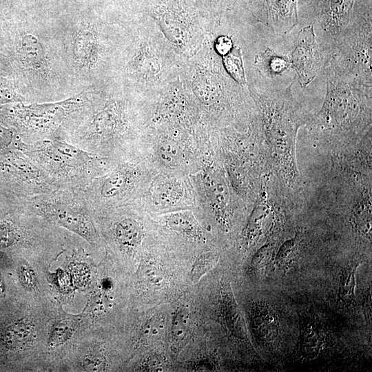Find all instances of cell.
<instances>
[{
    "instance_id": "obj_32",
    "label": "cell",
    "mask_w": 372,
    "mask_h": 372,
    "mask_svg": "<svg viewBox=\"0 0 372 372\" xmlns=\"http://www.w3.org/2000/svg\"><path fill=\"white\" fill-rule=\"evenodd\" d=\"M19 277L21 284L31 290L36 285V278L32 269L28 265H22L19 269Z\"/></svg>"
},
{
    "instance_id": "obj_21",
    "label": "cell",
    "mask_w": 372,
    "mask_h": 372,
    "mask_svg": "<svg viewBox=\"0 0 372 372\" xmlns=\"http://www.w3.org/2000/svg\"><path fill=\"white\" fill-rule=\"evenodd\" d=\"M118 241L125 247H133L137 245L142 236L141 227L133 219L126 218L120 221L115 230Z\"/></svg>"
},
{
    "instance_id": "obj_17",
    "label": "cell",
    "mask_w": 372,
    "mask_h": 372,
    "mask_svg": "<svg viewBox=\"0 0 372 372\" xmlns=\"http://www.w3.org/2000/svg\"><path fill=\"white\" fill-rule=\"evenodd\" d=\"M130 174L125 168L118 169L111 173L101 184L100 195L105 198H113L122 194L130 183Z\"/></svg>"
},
{
    "instance_id": "obj_29",
    "label": "cell",
    "mask_w": 372,
    "mask_h": 372,
    "mask_svg": "<svg viewBox=\"0 0 372 372\" xmlns=\"http://www.w3.org/2000/svg\"><path fill=\"white\" fill-rule=\"evenodd\" d=\"M72 334L71 329L65 324H58L54 327L50 334V343L52 346L63 344Z\"/></svg>"
},
{
    "instance_id": "obj_34",
    "label": "cell",
    "mask_w": 372,
    "mask_h": 372,
    "mask_svg": "<svg viewBox=\"0 0 372 372\" xmlns=\"http://www.w3.org/2000/svg\"><path fill=\"white\" fill-rule=\"evenodd\" d=\"M161 359L158 357L149 358L147 362L144 364V369L148 371H158L162 369L161 366L163 364Z\"/></svg>"
},
{
    "instance_id": "obj_19",
    "label": "cell",
    "mask_w": 372,
    "mask_h": 372,
    "mask_svg": "<svg viewBox=\"0 0 372 372\" xmlns=\"http://www.w3.org/2000/svg\"><path fill=\"white\" fill-rule=\"evenodd\" d=\"M220 57L226 72L240 86L247 87L241 48L234 45L227 53Z\"/></svg>"
},
{
    "instance_id": "obj_3",
    "label": "cell",
    "mask_w": 372,
    "mask_h": 372,
    "mask_svg": "<svg viewBox=\"0 0 372 372\" xmlns=\"http://www.w3.org/2000/svg\"><path fill=\"white\" fill-rule=\"evenodd\" d=\"M309 124L315 133L329 141L347 139L371 130V87L327 70L323 105Z\"/></svg>"
},
{
    "instance_id": "obj_7",
    "label": "cell",
    "mask_w": 372,
    "mask_h": 372,
    "mask_svg": "<svg viewBox=\"0 0 372 372\" xmlns=\"http://www.w3.org/2000/svg\"><path fill=\"white\" fill-rule=\"evenodd\" d=\"M87 99L82 93L63 101L24 105L22 103L0 105V121L6 125L35 130H48L60 125L80 108Z\"/></svg>"
},
{
    "instance_id": "obj_11",
    "label": "cell",
    "mask_w": 372,
    "mask_h": 372,
    "mask_svg": "<svg viewBox=\"0 0 372 372\" xmlns=\"http://www.w3.org/2000/svg\"><path fill=\"white\" fill-rule=\"evenodd\" d=\"M355 0H315L314 12L320 27L333 41L349 24Z\"/></svg>"
},
{
    "instance_id": "obj_28",
    "label": "cell",
    "mask_w": 372,
    "mask_h": 372,
    "mask_svg": "<svg viewBox=\"0 0 372 372\" xmlns=\"http://www.w3.org/2000/svg\"><path fill=\"white\" fill-rule=\"evenodd\" d=\"M167 225L174 229L187 234H196L198 227L193 220L181 214L172 215L167 218Z\"/></svg>"
},
{
    "instance_id": "obj_14",
    "label": "cell",
    "mask_w": 372,
    "mask_h": 372,
    "mask_svg": "<svg viewBox=\"0 0 372 372\" xmlns=\"http://www.w3.org/2000/svg\"><path fill=\"white\" fill-rule=\"evenodd\" d=\"M16 50L19 61L25 69L38 75L48 72V63L45 48L34 34L23 33L18 39Z\"/></svg>"
},
{
    "instance_id": "obj_22",
    "label": "cell",
    "mask_w": 372,
    "mask_h": 372,
    "mask_svg": "<svg viewBox=\"0 0 372 372\" xmlns=\"http://www.w3.org/2000/svg\"><path fill=\"white\" fill-rule=\"evenodd\" d=\"M33 327L27 320H21L9 327L6 333L7 342L13 347L25 345L32 337Z\"/></svg>"
},
{
    "instance_id": "obj_13",
    "label": "cell",
    "mask_w": 372,
    "mask_h": 372,
    "mask_svg": "<svg viewBox=\"0 0 372 372\" xmlns=\"http://www.w3.org/2000/svg\"><path fill=\"white\" fill-rule=\"evenodd\" d=\"M44 211L68 229L87 236V216L73 200L54 197L39 203Z\"/></svg>"
},
{
    "instance_id": "obj_12",
    "label": "cell",
    "mask_w": 372,
    "mask_h": 372,
    "mask_svg": "<svg viewBox=\"0 0 372 372\" xmlns=\"http://www.w3.org/2000/svg\"><path fill=\"white\" fill-rule=\"evenodd\" d=\"M100 40L96 28L83 23L75 31L72 41L74 61L81 68L91 70L98 65L101 55Z\"/></svg>"
},
{
    "instance_id": "obj_24",
    "label": "cell",
    "mask_w": 372,
    "mask_h": 372,
    "mask_svg": "<svg viewBox=\"0 0 372 372\" xmlns=\"http://www.w3.org/2000/svg\"><path fill=\"white\" fill-rule=\"evenodd\" d=\"M218 257L214 253H206L198 258L191 271V280L196 284L216 265Z\"/></svg>"
},
{
    "instance_id": "obj_37",
    "label": "cell",
    "mask_w": 372,
    "mask_h": 372,
    "mask_svg": "<svg viewBox=\"0 0 372 372\" xmlns=\"http://www.w3.org/2000/svg\"><path fill=\"white\" fill-rule=\"evenodd\" d=\"M3 72H4V70H2V69L0 67V76H3Z\"/></svg>"
},
{
    "instance_id": "obj_6",
    "label": "cell",
    "mask_w": 372,
    "mask_h": 372,
    "mask_svg": "<svg viewBox=\"0 0 372 372\" xmlns=\"http://www.w3.org/2000/svg\"><path fill=\"white\" fill-rule=\"evenodd\" d=\"M20 150L33 158L52 179L67 182L83 178L92 161L91 156L83 149L59 139L45 140L33 145L22 142Z\"/></svg>"
},
{
    "instance_id": "obj_10",
    "label": "cell",
    "mask_w": 372,
    "mask_h": 372,
    "mask_svg": "<svg viewBox=\"0 0 372 372\" xmlns=\"http://www.w3.org/2000/svg\"><path fill=\"white\" fill-rule=\"evenodd\" d=\"M126 123L123 101H107L92 116L83 130L82 138L86 141L111 138L121 133Z\"/></svg>"
},
{
    "instance_id": "obj_35",
    "label": "cell",
    "mask_w": 372,
    "mask_h": 372,
    "mask_svg": "<svg viewBox=\"0 0 372 372\" xmlns=\"http://www.w3.org/2000/svg\"><path fill=\"white\" fill-rule=\"evenodd\" d=\"M135 1L136 5L138 6V12H141L142 6L147 0H133Z\"/></svg>"
},
{
    "instance_id": "obj_23",
    "label": "cell",
    "mask_w": 372,
    "mask_h": 372,
    "mask_svg": "<svg viewBox=\"0 0 372 372\" xmlns=\"http://www.w3.org/2000/svg\"><path fill=\"white\" fill-rule=\"evenodd\" d=\"M319 329L311 324L302 328L300 349L306 355H315L322 348L324 337Z\"/></svg>"
},
{
    "instance_id": "obj_4",
    "label": "cell",
    "mask_w": 372,
    "mask_h": 372,
    "mask_svg": "<svg viewBox=\"0 0 372 372\" xmlns=\"http://www.w3.org/2000/svg\"><path fill=\"white\" fill-rule=\"evenodd\" d=\"M151 17L177 53L186 60L220 27L197 0H147L141 10Z\"/></svg>"
},
{
    "instance_id": "obj_1",
    "label": "cell",
    "mask_w": 372,
    "mask_h": 372,
    "mask_svg": "<svg viewBox=\"0 0 372 372\" xmlns=\"http://www.w3.org/2000/svg\"><path fill=\"white\" fill-rule=\"evenodd\" d=\"M292 85L280 91H262L249 86L271 159L282 182L291 190L299 183L295 151L296 134L307 121L300 113L293 98Z\"/></svg>"
},
{
    "instance_id": "obj_8",
    "label": "cell",
    "mask_w": 372,
    "mask_h": 372,
    "mask_svg": "<svg viewBox=\"0 0 372 372\" xmlns=\"http://www.w3.org/2000/svg\"><path fill=\"white\" fill-rule=\"evenodd\" d=\"M289 60L302 87L316 77L322 65V54L313 25H307L298 32Z\"/></svg>"
},
{
    "instance_id": "obj_9",
    "label": "cell",
    "mask_w": 372,
    "mask_h": 372,
    "mask_svg": "<svg viewBox=\"0 0 372 372\" xmlns=\"http://www.w3.org/2000/svg\"><path fill=\"white\" fill-rule=\"evenodd\" d=\"M298 0H249L245 8L274 34H285L298 23Z\"/></svg>"
},
{
    "instance_id": "obj_2",
    "label": "cell",
    "mask_w": 372,
    "mask_h": 372,
    "mask_svg": "<svg viewBox=\"0 0 372 372\" xmlns=\"http://www.w3.org/2000/svg\"><path fill=\"white\" fill-rule=\"evenodd\" d=\"M136 25L123 76L138 92L158 95L180 77L185 60L148 15L139 13Z\"/></svg>"
},
{
    "instance_id": "obj_16",
    "label": "cell",
    "mask_w": 372,
    "mask_h": 372,
    "mask_svg": "<svg viewBox=\"0 0 372 372\" xmlns=\"http://www.w3.org/2000/svg\"><path fill=\"white\" fill-rule=\"evenodd\" d=\"M254 63L262 73L269 76L280 75L290 66L287 57L270 48L256 56Z\"/></svg>"
},
{
    "instance_id": "obj_27",
    "label": "cell",
    "mask_w": 372,
    "mask_h": 372,
    "mask_svg": "<svg viewBox=\"0 0 372 372\" xmlns=\"http://www.w3.org/2000/svg\"><path fill=\"white\" fill-rule=\"evenodd\" d=\"M25 98L18 93L10 83L0 76V105L23 103Z\"/></svg>"
},
{
    "instance_id": "obj_18",
    "label": "cell",
    "mask_w": 372,
    "mask_h": 372,
    "mask_svg": "<svg viewBox=\"0 0 372 372\" xmlns=\"http://www.w3.org/2000/svg\"><path fill=\"white\" fill-rule=\"evenodd\" d=\"M191 327L189 313L185 308L178 309L173 317L171 328L172 345L174 350L180 351L188 338Z\"/></svg>"
},
{
    "instance_id": "obj_36",
    "label": "cell",
    "mask_w": 372,
    "mask_h": 372,
    "mask_svg": "<svg viewBox=\"0 0 372 372\" xmlns=\"http://www.w3.org/2000/svg\"><path fill=\"white\" fill-rule=\"evenodd\" d=\"M2 291H3V285H2L1 278H0V293H1Z\"/></svg>"
},
{
    "instance_id": "obj_25",
    "label": "cell",
    "mask_w": 372,
    "mask_h": 372,
    "mask_svg": "<svg viewBox=\"0 0 372 372\" xmlns=\"http://www.w3.org/2000/svg\"><path fill=\"white\" fill-rule=\"evenodd\" d=\"M165 329V320L161 316H154L149 319L142 329L141 335L146 342L158 340L162 336Z\"/></svg>"
},
{
    "instance_id": "obj_26",
    "label": "cell",
    "mask_w": 372,
    "mask_h": 372,
    "mask_svg": "<svg viewBox=\"0 0 372 372\" xmlns=\"http://www.w3.org/2000/svg\"><path fill=\"white\" fill-rule=\"evenodd\" d=\"M21 141L14 130L0 121V154L12 149H19Z\"/></svg>"
},
{
    "instance_id": "obj_5",
    "label": "cell",
    "mask_w": 372,
    "mask_h": 372,
    "mask_svg": "<svg viewBox=\"0 0 372 372\" xmlns=\"http://www.w3.org/2000/svg\"><path fill=\"white\" fill-rule=\"evenodd\" d=\"M327 70L343 79L371 87V9L353 11L346 28L334 40Z\"/></svg>"
},
{
    "instance_id": "obj_30",
    "label": "cell",
    "mask_w": 372,
    "mask_h": 372,
    "mask_svg": "<svg viewBox=\"0 0 372 372\" xmlns=\"http://www.w3.org/2000/svg\"><path fill=\"white\" fill-rule=\"evenodd\" d=\"M212 45L216 52L222 56L227 53L234 46L232 38L228 35L220 34L214 38L212 32Z\"/></svg>"
},
{
    "instance_id": "obj_31",
    "label": "cell",
    "mask_w": 372,
    "mask_h": 372,
    "mask_svg": "<svg viewBox=\"0 0 372 372\" xmlns=\"http://www.w3.org/2000/svg\"><path fill=\"white\" fill-rule=\"evenodd\" d=\"M354 270L351 269L345 271L343 275L340 285V293L343 298L347 296V298L351 299L352 292L354 287Z\"/></svg>"
},
{
    "instance_id": "obj_20",
    "label": "cell",
    "mask_w": 372,
    "mask_h": 372,
    "mask_svg": "<svg viewBox=\"0 0 372 372\" xmlns=\"http://www.w3.org/2000/svg\"><path fill=\"white\" fill-rule=\"evenodd\" d=\"M220 23L236 12L244 9L249 0H197Z\"/></svg>"
},
{
    "instance_id": "obj_33",
    "label": "cell",
    "mask_w": 372,
    "mask_h": 372,
    "mask_svg": "<svg viewBox=\"0 0 372 372\" xmlns=\"http://www.w3.org/2000/svg\"><path fill=\"white\" fill-rule=\"evenodd\" d=\"M85 363L90 370L98 371L103 368V357L98 354H90L85 359Z\"/></svg>"
},
{
    "instance_id": "obj_15",
    "label": "cell",
    "mask_w": 372,
    "mask_h": 372,
    "mask_svg": "<svg viewBox=\"0 0 372 372\" xmlns=\"http://www.w3.org/2000/svg\"><path fill=\"white\" fill-rule=\"evenodd\" d=\"M252 326L263 342L274 341L278 335V320L274 311L267 305L258 304L252 309Z\"/></svg>"
}]
</instances>
